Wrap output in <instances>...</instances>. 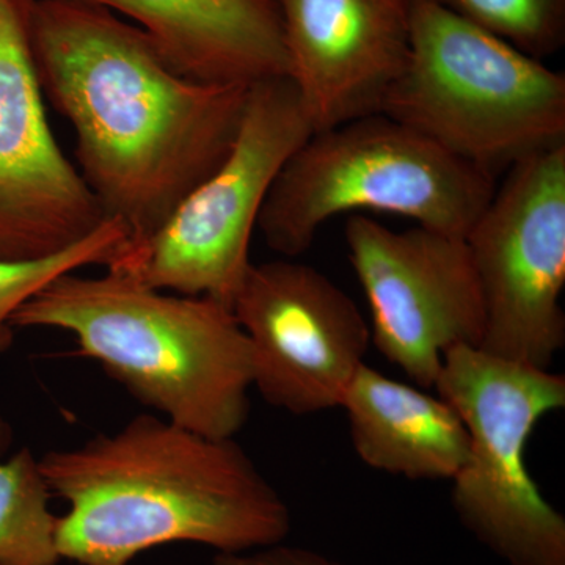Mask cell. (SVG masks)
Listing matches in <instances>:
<instances>
[{
    "label": "cell",
    "mask_w": 565,
    "mask_h": 565,
    "mask_svg": "<svg viewBox=\"0 0 565 565\" xmlns=\"http://www.w3.org/2000/svg\"><path fill=\"white\" fill-rule=\"evenodd\" d=\"M41 90L73 126L81 177L136 247L232 151L248 88L169 68L147 33L84 0H32Z\"/></svg>",
    "instance_id": "6da1fadb"
},
{
    "label": "cell",
    "mask_w": 565,
    "mask_h": 565,
    "mask_svg": "<svg viewBox=\"0 0 565 565\" xmlns=\"http://www.w3.org/2000/svg\"><path fill=\"white\" fill-rule=\"evenodd\" d=\"M57 516L58 555L128 565L154 546L193 542L218 553L281 544L291 512L234 438H212L139 415L114 434L39 460Z\"/></svg>",
    "instance_id": "7a4b0ae2"
},
{
    "label": "cell",
    "mask_w": 565,
    "mask_h": 565,
    "mask_svg": "<svg viewBox=\"0 0 565 565\" xmlns=\"http://www.w3.org/2000/svg\"><path fill=\"white\" fill-rule=\"evenodd\" d=\"M14 329L70 332L140 404L212 438H234L248 414L250 341L232 308L172 296L125 270L61 275L22 305Z\"/></svg>",
    "instance_id": "3957f363"
},
{
    "label": "cell",
    "mask_w": 565,
    "mask_h": 565,
    "mask_svg": "<svg viewBox=\"0 0 565 565\" xmlns=\"http://www.w3.org/2000/svg\"><path fill=\"white\" fill-rule=\"evenodd\" d=\"M381 114L494 174L565 143V76L435 0H412L411 52Z\"/></svg>",
    "instance_id": "277c9868"
},
{
    "label": "cell",
    "mask_w": 565,
    "mask_h": 565,
    "mask_svg": "<svg viewBox=\"0 0 565 565\" xmlns=\"http://www.w3.org/2000/svg\"><path fill=\"white\" fill-rule=\"evenodd\" d=\"M494 189V174L373 114L313 132L278 173L256 228L286 258L307 252L330 218L367 211L465 237Z\"/></svg>",
    "instance_id": "5b68a950"
},
{
    "label": "cell",
    "mask_w": 565,
    "mask_h": 565,
    "mask_svg": "<svg viewBox=\"0 0 565 565\" xmlns=\"http://www.w3.org/2000/svg\"><path fill=\"white\" fill-rule=\"evenodd\" d=\"M434 388L470 437L452 478L460 523L509 565H565L564 515L545 500L525 459L537 423L565 405L564 375L456 345Z\"/></svg>",
    "instance_id": "8992f818"
},
{
    "label": "cell",
    "mask_w": 565,
    "mask_h": 565,
    "mask_svg": "<svg viewBox=\"0 0 565 565\" xmlns=\"http://www.w3.org/2000/svg\"><path fill=\"white\" fill-rule=\"evenodd\" d=\"M289 77L248 88L230 154L161 228L109 269L159 291L210 297L232 308L250 269V241L278 173L313 136Z\"/></svg>",
    "instance_id": "52a82bcc"
},
{
    "label": "cell",
    "mask_w": 565,
    "mask_h": 565,
    "mask_svg": "<svg viewBox=\"0 0 565 565\" xmlns=\"http://www.w3.org/2000/svg\"><path fill=\"white\" fill-rule=\"evenodd\" d=\"M463 239L484 303L478 349L548 370L565 344V143L509 167Z\"/></svg>",
    "instance_id": "ba28073f"
},
{
    "label": "cell",
    "mask_w": 565,
    "mask_h": 565,
    "mask_svg": "<svg viewBox=\"0 0 565 565\" xmlns=\"http://www.w3.org/2000/svg\"><path fill=\"white\" fill-rule=\"evenodd\" d=\"M349 259L371 311V343L422 388H434L445 353L479 348L484 303L463 237L416 225L394 232L349 215Z\"/></svg>",
    "instance_id": "9c48e42d"
},
{
    "label": "cell",
    "mask_w": 565,
    "mask_h": 565,
    "mask_svg": "<svg viewBox=\"0 0 565 565\" xmlns=\"http://www.w3.org/2000/svg\"><path fill=\"white\" fill-rule=\"evenodd\" d=\"M250 341L253 386L296 416L341 407L371 327L352 297L308 264H252L232 307Z\"/></svg>",
    "instance_id": "30bf717a"
},
{
    "label": "cell",
    "mask_w": 565,
    "mask_h": 565,
    "mask_svg": "<svg viewBox=\"0 0 565 565\" xmlns=\"http://www.w3.org/2000/svg\"><path fill=\"white\" fill-rule=\"evenodd\" d=\"M32 0H0V263L61 255L110 221L47 122Z\"/></svg>",
    "instance_id": "8fae6325"
},
{
    "label": "cell",
    "mask_w": 565,
    "mask_h": 565,
    "mask_svg": "<svg viewBox=\"0 0 565 565\" xmlns=\"http://www.w3.org/2000/svg\"><path fill=\"white\" fill-rule=\"evenodd\" d=\"M315 132L381 114L411 52L412 0H277Z\"/></svg>",
    "instance_id": "7c38bea8"
},
{
    "label": "cell",
    "mask_w": 565,
    "mask_h": 565,
    "mask_svg": "<svg viewBox=\"0 0 565 565\" xmlns=\"http://www.w3.org/2000/svg\"><path fill=\"white\" fill-rule=\"evenodd\" d=\"M139 22L170 70L199 84L289 77L277 0H84Z\"/></svg>",
    "instance_id": "4fadbf2b"
},
{
    "label": "cell",
    "mask_w": 565,
    "mask_h": 565,
    "mask_svg": "<svg viewBox=\"0 0 565 565\" xmlns=\"http://www.w3.org/2000/svg\"><path fill=\"white\" fill-rule=\"evenodd\" d=\"M341 407L356 456L374 470L414 481H452L467 460L470 437L462 418L422 386L394 381L364 363Z\"/></svg>",
    "instance_id": "5bb4252c"
},
{
    "label": "cell",
    "mask_w": 565,
    "mask_h": 565,
    "mask_svg": "<svg viewBox=\"0 0 565 565\" xmlns=\"http://www.w3.org/2000/svg\"><path fill=\"white\" fill-rule=\"evenodd\" d=\"M7 440L0 422V451ZM51 494L31 449L0 460V565H57L62 559Z\"/></svg>",
    "instance_id": "9a60e30c"
},
{
    "label": "cell",
    "mask_w": 565,
    "mask_h": 565,
    "mask_svg": "<svg viewBox=\"0 0 565 565\" xmlns=\"http://www.w3.org/2000/svg\"><path fill=\"white\" fill-rule=\"evenodd\" d=\"M129 236L118 221H107L98 232L61 255L29 263H0V355L14 340L13 315L61 275L77 273L82 267H111L128 250Z\"/></svg>",
    "instance_id": "2e32d148"
},
{
    "label": "cell",
    "mask_w": 565,
    "mask_h": 565,
    "mask_svg": "<svg viewBox=\"0 0 565 565\" xmlns=\"http://www.w3.org/2000/svg\"><path fill=\"white\" fill-rule=\"evenodd\" d=\"M512 47L544 62L565 44V0H435Z\"/></svg>",
    "instance_id": "e0dca14e"
},
{
    "label": "cell",
    "mask_w": 565,
    "mask_h": 565,
    "mask_svg": "<svg viewBox=\"0 0 565 565\" xmlns=\"http://www.w3.org/2000/svg\"><path fill=\"white\" fill-rule=\"evenodd\" d=\"M211 565H348L332 557L303 548L277 544L245 553H218Z\"/></svg>",
    "instance_id": "ac0fdd59"
}]
</instances>
